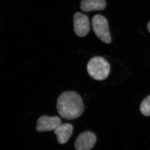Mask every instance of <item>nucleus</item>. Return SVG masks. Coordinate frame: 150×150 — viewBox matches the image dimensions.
Segmentation results:
<instances>
[{
    "label": "nucleus",
    "instance_id": "nucleus-6",
    "mask_svg": "<svg viewBox=\"0 0 150 150\" xmlns=\"http://www.w3.org/2000/svg\"><path fill=\"white\" fill-rule=\"evenodd\" d=\"M74 30L79 37L86 36L90 30V23L87 16L81 13H76L74 15Z\"/></svg>",
    "mask_w": 150,
    "mask_h": 150
},
{
    "label": "nucleus",
    "instance_id": "nucleus-2",
    "mask_svg": "<svg viewBox=\"0 0 150 150\" xmlns=\"http://www.w3.org/2000/svg\"><path fill=\"white\" fill-rule=\"evenodd\" d=\"M89 75L97 81L104 80L110 73V66L106 59L100 56H95L89 61L87 66Z\"/></svg>",
    "mask_w": 150,
    "mask_h": 150
},
{
    "label": "nucleus",
    "instance_id": "nucleus-4",
    "mask_svg": "<svg viewBox=\"0 0 150 150\" xmlns=\"http://www.w3.org/2000/svg\"><path fill=\"white\" fill-rule=\"evenodd\" d=\"M97 142L95 134L86 131L80 134L75 141V148L77 150H89L94 146Z\"/></svg>",
    "mask_w": 150,
    "mask_h": 150
},
{
    "label": "nucleus",
    "instance_id": "nucleus-1",
    "mask_svg": "<svg viewBox=\"0 0 150 150\" xmlns=\"http://www.w3.org/2000/svg\"><path fill=\"white\" fill-rule=\"evenodd\" d=\"M56 108L61 117L70 120L80 117L84 110L81 97L73 91L64 92L59 96Z\"/></svg>",
    "mask_w": 150,
    "mask_h": 150
},
{
    "label": "nucleus",
    "instance_id": "nucleus-7",
    "mask_svg": "<svg viewBox=\"0 0 150 150\" xmlns=\"http://www.w3.org/2000/svg\"><path fill=\"white\" fill-rule=\"evenodd\" d=\"M73 130L74 127L70 123H64L59 125L54 131L59 143L61 144H66L72 135Z\"/></svg>",
    "mask_w": 150,
    "mask_h": 150
},
{
    "label": "nucleus",
    "instance_id": "nucleus-5",
    "mask_svg": "<svg viewBox=\"0 0 150 150\" xmlns=\"http://www.w3.org/2000/svg\"><path fill=\"white\" fill-rule=\"evenodd\" d=\"M62 123L58 116L49 117L43 115L38 119L36 122V131L38 132H48L54 131Z\"/></svg>",
    "mask_w": 150,
    "mask_h": 150
},
{
    "label": "nucleus",
    "instance_id": "nucleus-3",
    "mask_svg": "<svg viewBox=\"0 0 150 150\" xmlns=\"http://www.w3.org/2000/svg\"><path fill=\"white\" fill-rule=\"evenodd\" d=\"M93 28L96 35L104 43L109 44L111 42L107 19L101 15H96L93 18Z\"/></svg>",
    "mask_w": 150,
    "mask_h": 150
},
{
    "label": "nucleus",
    "instance_id": "nucleus-9",
    "mask_svg": "<svg viewBox=\"0 0 150 150\" xmlns=\"http://www.w3.org/2000/svg\"><path fill=\"white\" fill-rule=\"evenodd\" d=\"M140 111L145 116H150V95L143 100L140 105Z\"/></svg>",
    "mask_w": 150,
    "mask_h": 150
},
{
    "label": "nucleus",
    "instance_id": "nucleus-10",
    "mask_svg": "<svg viewBox=\"0 0 150 150\" xmlns=\"http://www.w3.org/2000/svg\"><path fill=\"white\" fill-rule=\"evenodd\" d=\"M147 28L148 30H149V32L150 33V21L147 24Z\"/></svg>",
    "mask_w": 150,
    "mask_h": 150
},
{
    "label": "nucleus",
    "instance_id": "nucleus-8",
    "mask_svg": "<svg viewBox=\"0 0 150 150\" xmlns=\"http://www.w3.org/2000/svg\"><path fill=\"white\" fill-rule=\"evenodd\" d=\"M105 0H82L80 4L81 9L86 12L103 10L106 7Z\"/></svg>",
    "mask_w": 150,
    "mask_h": 150
}]
</instances>
